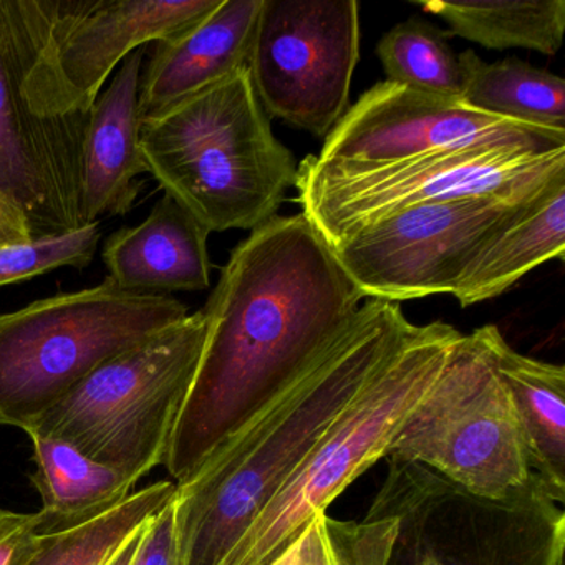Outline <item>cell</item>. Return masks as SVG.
Listing matches in <instances>:
<instances>
[{
    "label": "cell",
    "instance_id": "52a82bcc",
    "mask_svg": "<svg viewBox=\"0 0 565 565\" xmlns=\"http://www.w3.org/2000/svg\"><path fill=\"white\" fill-rule=\"evenodd\" d=\"M204 337L201 309L102 363L22 431L64 439L137 484L167 461Z\"/></svg>",
    "mask_w": 565,
    "mask_h": 565
},
{
    "label": "cell",
    "instance_id": "7c38bea8",
    "mask_svg": "<svg viewBox=\"0 0 565 565\" xmlns=\"http://www.w3.org/2000/svg\"><path fill=\"white\" fill-rule=\"evenodd\" d=\"M525 203L466 198L419 204L369 224L330 249L363 299L398 303L451 296L482 244Z\"/></svg>",
    "mask_w": 565,
    "mask_h": 565
},
{
    "label": "cell",
    "instance_id": "44dd1931",
    "mask_svg": "<svg viewBox=\"0 0 565 565\" xmlns=\"http://www.w3.org/2000/svg\"><path fill=\"white\" fill-rule=\"evenodd\" d=\"M459 64L461 104L469 110L565 134V84L557 75L518 57L488 64L472 51L459 54Z\"/></svg>",
    "mask_w": 565,
    "mask_h": 565
},
{
    "label": "cell",
    "instance_id": "7402d4cb",
    "mask_svg": "<svg viewBox=\"0 0 565 565\" xmlns=\"http://www.w3.org/2000/svg\"><path fill=\"white\" fill-rule=\"evenodd\" d=\"M441 19L449 35L492 51L525 49L555 55L565 32V0H481V2H415Z\"/></svg>",
    "mask_w": 565,
    "mask_h": 565
},
{
    "label": "cell",
    "instance_id": "4316f807",
    "mask_svg": "<svg viewBox=\"0 0 565 565\" xmlns=\"http://www.w3.org/2000/svg\"><path fill=\"white\" fill-rule=\"evenodd\" d=\"M125 565H178L171 504L138 532Z\"/></svg>",
    "mask_w": 565,
    "mask_h": 565
},
{
    "label": "cell",
    "instance_id": "3957f363",
    "mask_svg": "<svg viewBox=\"0 0 565 565\" xmlns=\"http://www.w3.org/2000/svg\"><path fill=\"white\" fill-rule=\"evenodd\" d=\"M82 0H0V194L32 237L87 226L82 157L88 114L57 68V49Z\"/></svg>",
    "mask_w": 565,
    "mask_h": 565
},
{
    "label": "cell",
    "instance_id": "e0dca14e",
    "mask_svg": "<svg viewBox=\"0 0 565 565\" xmlns=\"http://www.w3.org/2000/svg\"><path fill=\"white\" fill-rule=\"evenodd\" d=\"M210 231L173 198L163 194L150 216L105 239L108 279L130 292H201L211 284Z\"/></svg>",
    "mask_w": 565,
    "mask_h": 565
},
{
    "label": "cell",
    "instance_id": "2e32d148",
    "mask_svg": "<svg viewBox=\"0 0 565 565\" xmlns=\"http://www.w3.org/2000/svg\"><path fill=\"white\" fill-rule=\"evenodd\" d=\"M260 6L263 0H223L190 31L154 42L153 54L141 68V117L247 68Z\"/></svg>",
    "mask_w": 565,
    "mask_h": 565
},
{
    "label": "cell",
    "instance_id": "5bb4252c",
    "mask_svg": "<svg viewBox=\"0 0 565 565\" xmlns=\"http://www.w3.org/2000/svg\"><path fill=\"white\" fill-rule=\"evenodd\" d=\"M223 0H82L57 49V68L78 110L88 114L102 87L141 45L190 31Z\"/></svg>",
    "mask_w": 565,
    "mask_h": 565
},
{
    "label": "cell",
    "instance_id": "d4e9b609",
    "mask_svg": "<svg viewBox=\"0 0 565 565\" xmlns=\"http://www.w3.org/2000/svg\"><path fill=\"white\" fill-rule=\"evenodd\" d=\"M390 539L386 519L345 522L320 512L273 565H385Z\"/></svg>",
    "mask_w": 565,
    "mask_h": 565
},
{
    "label": "cell",
    "instance_id": "603a6c76",
    "mask_svg": "<svg viewBox=\"0 0 565 565\" xmlns=\"http://www.w3.org/2000/svg\"><path fill=\"white\" fill-rule=\"evenodd\" d=\"M174 492L173 481L145 486L81 527L44 535L25 565H110L147 522L171 504Z\"/></svg>",
    "mask_w": 565,
    "mask_h": 565
},
{
    "label": "cell",
    "instance_id": "484cf974",
    "mask_svg": "<svg viewBox=\"0 0 565 565\" xmlns=\"http://www.w3.org/2000/svg\"><path fill=\"white\" fill-rule=\"evenodd\" d=\"M100 239V223H92L71 233L0 247V287L28 282L62 267L85 269L94 263Z\"/></svg>",
    "mask_w": 565,
    "mask_h": 565
},
{
    "label": "cell",
    "instance_id": "ba28073f",
    "mask_svg": "<svg viewBox=\"0 0 565 565\" xmlns=\"http://www.w3.org/2000/svg\"><path fill=\"white\" fill-rule=\"evenodd\" d=\"M386 462L366 512L392 525L385 565H564L565 512L541 479L488 499L416 462Z\"/></svg>",
    "mask_w": 565,
    "mask_h": 565
},
{
    "label": "cell",
    "instance_id": "7a4b0ae2",
    "mask_svg": "<svg viewBox=\"0 0 565 565\" xmlns=\"http://www.w3.org/2000/svg\"><path fill=\"white\" fill-rule=\"evenodd\" d=\"M412 326L398 303L366 300L349 330L309 372L177 486L171 509L178 565L226 562Z\"/></svg>",
    "mask_w": 565,
    "mask_h": 565
},
{
    "label": "cell",
    "instance_id": "6da1fadb",
    "mask_svg": "<svg viewBox=\"0 0 565 565\" xmlns=\"http://www.w3.org/2000/svg\"><path fill=\"white\" fill-rule=\"evenodd\" d=\"M363 300L302 213L250 231L203 309V352L164 461L174 484L309 372Z\"/></svg>",
    "mask_w": 565,
    "mask_h": 565
},
{
    "label": "cell",
    "instance_id": "8fae6325",
    "mask_svg": "<svg viewBox=\"0 0 565 565\" xmlns=\"http://www.w3.org/2000/svg\"><path fill=\"white\" fill-rule=\"evenodd\" d=\"M359 55L355 0H263L247 74L267 115L327 138L349 110Z\"/></svg>",
    "mask_w": 565,
    "mask_h": 565
},
{
    "label": "cell",
    "instance_id": "9c48e42d",
    "mask_svg": "<svg viewBox=\"0 0 565 565\" xmlns=\"http://www.w3.org/2000/svg\"><path fill=\"white\" fill-rule=\"evenodd\" d=\"M565 177V150L461 148L375 168H343L307 157L297 167V203L333 247L369 224L419 204L466 198L524 203Z\"/></svg>",
    "mask_w": 565,
    "mask_h": 565
},
{
    "label": "cell",
    "instance_id": "30bf717a",
    "mask_svg": "<svg viewBox=\"0 0 565 565\" xmlns=\"http://www.w3.org/2000/svg\"><path fill=\"white\" fill-rule=\"evenodd\" d=\"M489 330L462 333L383 459L416 462L472 494L505 499L537 476L495 370Z\"/></svg>",
    "mask_w": 565,
    "mask_h": 565
},
{
    "label": "cell",
    "instance_id": "4fadbf2b",
    "mask_svg": "<svg viewBox=\"0 0 565 565\" xmlns=\"http://www.w3.org/2000/svg\"><path fill=\"white\" fill-rule=\"evenodd\" d=\"M565 150V134L512 124L403 85L380 82L349 107L317 160L375 168L469 147Z\"/></svg>",
    "mask_w": 565,
    "mask_h": 565
},
{
    "label": "cell",
    "instance_id": "5b68a950",
    "mask_svg": "<svg viewBox=\"0 0 565 565\" xmlns=\"http://www.w3.org/2000/svg\"><path fill=\"white\" fill-rule=\"evenodd\" d=\"M461 335L441 320L413 323L398 350L327 428L223 565H273L347 486L385 458L393 436Z\"/></svg>",
    "mask_w": 565,
    "mask_h": 565
},
{
    "label": "cell",
    "instance_id": "8992f818",
    "mask_svg": "<svg viewBox=\"0 0 565 565\" xmlns=\"http://www.w3.org/2000/svg\"><path fill=\"white\" fill-rule=\"evenodd\" d=\"M190 316L181 300L114 280L0 313V426L24 429L118 353Z\"/></svg>",
    "mask_w": 565,
    "mask_h": 565
},
{
    "label": "cell",
    "instance_id": "f546056e",
    "mask_svg": "<svg viewBox=\"0 0 565 565\" xmlns=\"http://www.w3.org/2000/svg\"><path fill=\"white\" fill-rule=\"evenodd\" d=\"M110 565H124V561L120 557L114 558Z\"/></svg>",
    "mask_w": 565,
    "mask_h": 565
},
{
    "label": "cell",
    "instance_id": "277c9868",
    "mask_svg": "<svg viewBox=\"0 0 565 565\" xmlns=\"http://www.w3.org/2000/svg\"><path fill=\"white\" fill-rule=\"evenodd\" d=\"M140 141L148 173L210 233L263 226L296 186L247 68L143 117Z\"/></svg>",
    "mask_w": 565,
    "mask_h": 565
},
{
    "label": "cell",
    "instance_id": "cb8c5ba5",
    "mask_svg": "<svg viewBox=\"0 0 565 565\" xmlns=\"http://www.w3.org/2000/svg\"><path fill=\"white\" fill-rule=\"evenodd\" d=\"M446 38L445 32L419 18L390 29L375 51L386 82L445 100L461 102L462 68L459 55Z\"/></svg>",
    "mask_w": 565,
    "mask_h": 565
},
{
    "label": "cell",
    "instance_id": "f1b7e54d",
    "mask_svg": "<svg viewBox=\"0 0 565 565\" xmlns=\"http://www.w3.org/2000/svg\"><path fill=\"white\" fill-rule=\"evenodd\" d=\"M32 239L34 237L31 227L22 211L0 194V247L29 243Z\"/></svg>",
    "mask_w": 565,
    "mask_h": 565
},
{
    "label": "cell",
    "instance_id": "ffe728a7",
    "mask_svg": "<svg viewBox=\"0 0 565 565\" xmlns=\"http://www.w3.org/2000/svg\"><path fill=\"white\" fill-rule=\"evenodd\" d=\"M34 445L35 472L31 476L42 499L38 512L42 535L81 527L117 508L134 491L124 472L95 461L64 439L28 435Z\"/></svg>",
    "mask_w": 565,
    "mask_h": 565
},
{
    "label": "cell",
    "instance_id": "83f0119b",
    "mask_svg": "<svg viewBox=\"0 0 565 565\" xmlns=\"http://www.w3.org/2000/svg\"><path fill=\"white\" fill-rule=\"evenodd\" d=\"M42 539L38 512L0 508V565H25Z\"/></svg>",
    "mask_w": 565,
    "mask_h": 565
},
{
    "label": "cell",
    "instance_id": "d6986e66",
    "mask_svg": "<svg viewBox=\"0 0 565 565\" xmlns=\"http://www.w3.org/2000/svg\"><path fill=\"white\" fill-rule=\"evenodd\" d=\"M499 379L521 428L531 471L548 495L565 502V369L522 355L509 347L498 327L489 330Z\"/></svg>",
    "mask_w": 565,
    "mask_h": 565
},
{
    "label": "cell",
    "instance_id": "9a60e30c",
    "mask_svg": "<svg viewBox=\"0 0 565 565\" xmlns=\"http://www.w3.org/2000/svg\"><path fill=\"white\" fill-rule=\"evenodd\" d=\"M147 52L135 51L120 64L104 94L88 114L82 157V217L85 224L102 217L125 216L134 210L148 173L141 154L138 107L141 68Z\"/></svg>",
    "mask_w": 565,
    "mask_h": 565
},
{
    "label": "cell",
    "instance_id": "ac0fdd59",
    "mask_svg": "<svg viewBox=\"0 0 565 565\" xmlns=\"http://www.w3.org/2000/svg\"><path fill=\"white\" fill-rule=\"evenodd\" d=\"M565 257V177L515 211L478 250L451 294L471 307L504 294L547 260Z\"/></svg>",
    "mask_w": 565,
    "mask_h": 565
}]
</instances>
